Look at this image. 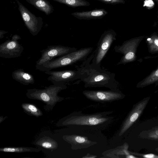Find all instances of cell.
Here are the masks:
<instances>
[{"label": "cell", "instance_id": "6da1fadb", "mask_svg": "<svg viewBox=\"0 0 158 158\" xmlns=\"http://www.w3.org/2000/svg\"><path fill=\"white\" fill-rule=\"evenodd\" d=\"M112 111L86 114L81 111H74L60 119L57 127H70L82 130L103 129L110 124L114 117Z\"/></svg>", "mask_w": 158, "mask_h": 158}, {"label": "cell", "instance_id": "7a4b0ae2", "mask_svg": "<svg viewBox=\"0 0 158 158\" xmlns=\"http://www.w3.org/2000/svg\"><path fill=\"white\" fill-rule=\"evenodd\" d=\"M94 52L83 63L85 74L80 80L87 87H105L110 89H117L118 82L115 79V74L105 70L91 68L89 62L92 60Z\"/></svg>", "mask_w": 158, "mask_h": 158}, {"label": "cell", "instance_id": "3957f363", "mask_svg": "<svg viewBox=\"0 0 158 158\" xmlns=\"http://www.w3.org/2000/svg\"><path fill=\"white\" fill-rule=\"evenodd\" d=\"M67 87L65 84L51 85L42 89L36 88L27 89L26 95L29 99L36 100L43 102L45 104L44 107L46 111L52 110L58 102L64 99L63 97L58 96V94L61 91L65 89Z\"/></svg>", "mask_w": 158, "mask_h": 158}, {"label": "cell", "instance_id": "277c9868", "mask_svg": "<svg viewBox=\"0 0 158 158\" xmlns=\"http://www.w3.org/2000/svg\"><path fill=\"white\" fill-rule=\"evenodd\" d=\"M93 50L92 47L77 50L62 56L55 58L39 67L37 69L44 72L72 65L85 60L92 52Z\"/></svg>", "mask_w": 158, "mask_h": 158}, {"label": "cell", "instance_id": "5b68a950", "mask_svg": "<svg viewBox=\"0 0 158 158\" xmlns=\"http://www.w3.org/2000/svg\"><path fill=\"white\" fill-rule=\"evenodd\" d=\"M116 33L112 29L105 31L102 35L95 50L90 66L92 68L100 69L102 61L114 41L116 40Z\"/></svg>", "mask_w": 158, "mask_h": 158}, {"label": "cell", "instance_id": "8992f818", "mask_svg": "<svg viewBox=\"0 0 158 158\" xmlns=\"http://www.w3.org/2000/svg\"><path fill=\"white\" fill-rule=\"evenodd\" d=\"M77 70H65L61 71H48L44 73L49 75L48 80L54 84H65L70 81L80 79L85 75L84 69L82 64L77 68Z\"/></svg>", "mask_w": 158, "mask_h": 158}, {"label": "cell", "instance_id": "52a82bcc", "mask_svg": "<svg viewBox=\"0 0 158 158\" xmlns=\"http://www.w3.org/2000/svg\"><path fill=\"white\" fill-rule=\"evenodd\" d=\"M77 50L75 48L60 45L48 46L46 49L40 51L41 56L36 61L35 67L37 69L43 64L55 58L62 56Z\"/></svg>", "mask_w": 158, "mask_h": 158}, {"label": "cell", "instance_id": "ba28073f", "mask_svg": "<svg viewBox=\"0 0 158 158\" xmlns=\"http://www.w3.org/2000/svg\"><path fill=\"white\" fill-rule=\"evenodd\" d=\"M15 0L18 5V10L25 25L32 35H36L43 27V22L42 18L36 16L19 0Z\"/></svg>", "mask_w": 158, "mask_h": 158}, {"label": "cell", "instance_id": "9c48e42d", "mask_svg": "<svg viewBox=\"0 0 158 158\" xmlns=\"http://www.w3.org/2000/svg\"><path fill=\"white\" fill-rule=\"evenodd\" d=\"M82 94L90 100L102 103L122 99L125 97L118 89L108 91L85 90L83 91Z\"/></svg>", "mask_w": 158, "mask_h": 158}, {"label": "cell", "instance_id": "30bf717a", "mask_svg": "<svg viewBox=\"0 0 158 158\" xmlns=\"http://www.w3.org/2000/svg\"><path fill=\"white\" fill-rule=\"evenodd\" d=\"M149 100V98H146L133 105L132 109L122 123L118 133V136L125 134L138 120L146 107Z\"/></svg>", "mask_w": 158, "mask_h": 158}, {"label": "cell", "instance_id": "8fae6325", "mask_svg": "<svg viewBox=\"0 0 158 158\" xmlns=\"http://www.w3.org/2000/svg\"><path fill=\"white\" fill-rule=\"evenodd\" d=\"M20 36L14 35L11 40H8L0 45V57L5 58H15L19 57L24 48L19 42Z\"/></svg>", "mask_w": 158, "mask_h": 158}, {"label": "cell", "instance_id": "7c38bea8", "mask_svg": "<svg viewBox=\"0 0 158 158\" xmlns=\"http://www.w3.org/2000/svg\"><path fill=\"white\" fill-rule=\"evenodd\" d=\"M62 138L71 145V148L73 150L87 148L97 143L89 136L81 134L65 135L62 136Z\"/></svg>", "mask_w": 158, "mask_h": 158}, {"label": "cell", "instance_id": "4fadbf2b", "mask_svg": "<svg viewBox=\"0 0 158 158\" xmlns=\"http://www.w3.org/2000/svg\"><path fill=\"white\" fill-rule=\"evenodd\" d=\"M108 13L105 9H99L88 11L75 12L71 14L80 20H91L102 19Z\"/></svg>", "mask_w": 158, "mask_h": 158}, {"label": "cell", "instance_id": "5bb4252c", "mask_svg": "<svg viewBox=\"0 0 158 158\" xmlns=\"http://www.w3.org/2000/svg\"><path fill=\"white\" fill-rule=\"evenodd\" d=\"M12 76L14 80L24 85L32 84L35 83V80L33 76L23 69H19L14 71L12 73Z\"/></svg>", "mask_w": 158, "mask_h": 158}, {"label": "cell", "instance_id": "9a60e30c", "mask_svg": "<svg viewBox=\"0 0 158 158\" xmlns=\"http://www.w3.org/2000/svg\"><path fill=\"white\" fill-rule=\"evenodd\" d=\"M33 144L39 148H43L51 152L56 149L58 147V144L56 141L47 136L38 138L34 141Z\"/></svg>", "mask_w": 158, "mask_h": 158}, {"label": "cell", "instance_id": "2e32d148", "mask_svg": "<svg viewBox=\"0 0 158 158\" xmlns=\"http://www.w3.org/2000/svg\"><path fill=\"white\" fill-rule=\"evenodd\" d=\"M47 15L52 13L54 9L52 5L47 0H25Z\"/></svg>", "mask_w": 158, "mask_h": 158}, {"label": "cell", "instance_id": "e0dca14e", "mask_svg": "<svg viewBox=\"0 0 158 158\" xmlns=\"http://www.w3.org/2000/svg\"><path fill=\"white\" fill-rule=\"evenodd\" d=\"M41 150L39 148L31 147H5L0 148V152H5L21 153L26 152H38Z\"/></svg>", "mask_w": 158, "mask_h": 158}, {"label": "cell", "instance_id": "ac0fdd59", "mask_svg": "<svg viewBox=\"0 0 158 158\" xmlns=\"http://www.w3.org/2000/svg\"><path fill=\"white\" fill-rule=\"evenodd\" d=\"M21 107L24 112L29 115L39 117L43 115L42 111L34 104L23 103L21 105Z\"/></svg>", "mask_w": 158, "mask_h": 158}, {"label": "cell", "instance_id": "d6986e66", "mask_svg": "<svg viewBox=\"0 0 158 158\" xmlns=\"http://www.w3.org/2000/svg\"><path fill=\"white\" fill-rule=\"evenodd\" d=\"M139 136L141 138L158 141V126L153 127L148 130L142 131Z\"/></svg>", "mask_w": 158, "mask_h": 158}, {"label": "cell", "instance_id": "ffe728a7", "mask_svg": "<svg viewBox=\"0 0 158 158\" xmlns=\"http://www.w3.org/2000/svg\"><path fill=\"white\" fill-rule=\"evenodd\" d=\"M107 4L115 5L118 4H124V0H97Z\"/></svg>", "mask_w": 158, "mask_h": 158}, {"label": "cell", "instance_id": "44dd1931", "mask_svg": "<svg viewBox=\"0 0 158 158\" xmlns=\"http://www.w3.org/2000/svg\"><path fill=\"white\" fill-rule=\"evenodd\" d=\"M130 153L132 155H136L140 157L148 158H158V156L155 155L153 154L150 153L147 154H141L138 153H133L130 152Z\"/></svg>", "mask_w": 158, "mask_h": 158}, {"label": "cell", "instance_id": "7402d4cb", "mask_svg": "<svg viewBox=\"0 0 158 158\" xmlns=\"http://www.w3.org/2000/svg\"><path fill=\"white\" fill-rule=\"evenodd\" d=\"M8 32L3 31V30H0V39L3 38L4 37V34H6Z\"/></svg>", "mask_w": 158, "mask_h": 158}, {"label": "cell", "instance_id": "603a6c76", "mask_svg": "<svg viewBox=\"0 0 158 158\" xmlns=\"http://www.w3.org/2000/svg\"><path fill=\"white\" fill-rule=\"evenodd\" d=\"M7 117V116L3 117V116H1L0 117V123H1L2 121L4 120L5 119H6V118Z\"/></svg>", "mask_w": 158, "mask_h": 158}, {"label": "cell", "instance_id": "cb8c5ba5", "mask_svg": "<svg viewBox=\"0 0 158 158\" xmlns=\"http://www.w3.org/2000/svg\"><path fill=\"white\" fill-rule=\"evenodd\" d=\"M155 44L158 46V40L156 39L155 41Z\"/></svg>", "mask_w": 158, "mask_h": 158}, {"label": "cell", "instance_id": "d4e9b609", "mask_svg": "<svg viewBox=\"0 0 158 158\" xmlns=\"http://www.w3.org/2000/svg\"><path fill=\"white\" fill-rule=\"evenodd\" d=\"M155 74L156 75V76L158 77V69L156 71L155 73Z\"/></svg>", "mask_w": 158, "mask_h": 158}, {"label": "cell", "instance_id": "484cf974", "mask_svg": "<svg viewBox=\"0 0 158 158\" xmlns=\"http://www.w3.org/2000/svg\"><path fill=\"white\" fill-rule=\"evenodd\" d=\"M157 2H158V0H156Z\"/></svg>", "mask_w": 158, "mask_h": 158}]
</instances>
